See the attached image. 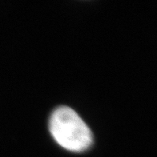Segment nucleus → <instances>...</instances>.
I'll return each mask as SVG.
<instances>
[{
    "label": "nucleus",
    "mask_w": 157,
    "mask_h": 157,
    "mask_svg": "<svg viewBox=\"0 0 157 157\" xmlns=\"http://www.w3.org/2000/svg\"><path fill=\"white\" fill-rule=\"evenodd\" d=\"M50 132L60 146L80 152L92 144V133L74 110L68 107L57 108L50 118Z\"/></svg>",
    "instance_id": "nucleus-1"
}]
</instances>
